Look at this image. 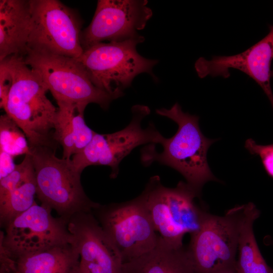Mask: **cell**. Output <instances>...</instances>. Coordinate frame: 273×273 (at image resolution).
Segmentation results:
<instances>
[{"label":"cell","mask_w":273,"mask_h":273,"mask_svg":"<svg viewBox=\"0 0 273 273\" xmlns=\"http://www.w3.org/2000/svg\"><path fill=\"white\" fill-rule=\"evenodd\" d=\"M144 40L141 35L123 41L99 43L84 51L76 60L96 87L116 99L136 76L145 72L152 74L158 63L137 52L136 46Z\"/></svg>","instance_id":"5b68a950"},{"label":"cell","mask_w":273,"mask_h":273,"mask_svg":"<svg viewBox=\"0 0 273 273\" xmlns=\"http://www.w3.org/2000/svg\"><path fill=\"white\" fill-rule=\"evenodd\" d=\"M36 184L30 155H26L15 170L0 179V222L5 227L35 202Z\"/></svg>","instance_id":"9a60e30c"},{"label":"cell","mask_w":273,"mask_h":273,"mask_svg":"<svg viewBox=\"0 0 273 273\" xmlns=\"http://www.w3.org/2000/svg\"><path fill=\"white\" fill-rule=\"evenodd\" d=\"M260 211L252 202L245 205L244 216L240 233L239 258L237 269L239 273H273L263 256L255 238L253 226Z\"/></svg>","instance_id":"ffe728a7"},{"label":"cell","mask_w":273,"mask_h":273,"mask_svg":"<svg viewBox=\"0 0 273 273\" xmlns=\"http://www.w3.org/2000/svg\"><path fill=\"white\" fill-rule=\"evenodd\" d=\"M122 273L196 272L188 249L174 247L159 236L152 250L123 263Z\"/></svg>","instance_id":"ac0fdd59"},{"label":"cell","mask_w":273,"mask_h":273,"mask_svg":"<svg viewBox=\"0 0 273 273\" xmlns=\"http://www.w3.org/2000/svg\"><path fill=\"white\" fill-rule=\"evenodd\" d=\"M67 224L81 266L90 273H122L121 256L92 211L74 214Z\"/></svg>","instance_id":"4fadbf2b"},{"label":"cell","mask_w":273,"mask_h":273,"mask_svg":"<svg viewBox=\"0 0 273 273\" xmlns=\"http://www.w3.org/2000/svg\"><path fill=\"white\" fill-rule=\"evenodd\" d=\"M31 151L36 195L41 204L55 210L67 221L74 214L92 212L99 205L85 194L81 173L71 160L57 157L53 149L48 147L31 148Z\"/></svg>","instance_id":"277c9868"},{"label":"cell","mask_w":273,"mask_h":273,"mask_svg":"<svg viewBox=\"0 0 273 273\" xmlns=\"http://www.w3.org/2000/svg\"><path fill=\"white\" fill-rule=\"evenodd\" d=\"M156 112L174 121L178 129L172 137L164 139L160 144L163 147L160 153L152 147L144 149L142 154L144 164L156 161L173 168L201 195L207 182L219 181L211 171L207 158L208 150L216 140L205 136L199 125V117L184 112L178 103L168 109H157Z\"/></svg>","instance_id":"6da1fadb"},{"label":"cell","mask_w":273,"mask_h":273,"mask_svg":"<svg viewBox=\"0 0 273 273\" xmlns=\"http://www.w3.org/2000/svg\"><path fill=\"white\" fill-rule=\"evenodd\" d=\"M14 81V70L8 57L0 61V107L6 100Z\"/></svg>","instance_id":"603a6c76"},{"label":"cell","mask_w":273,"mask_h":273,"mask_svg":"<svg viewBox=\"0 0 273 273\" xmlns=\"http://www.w3.org/2000/svg\"><path fill=\"white\" fill-rule=\"evenodd\" d=\"M76 273H90L87 269L81 266L79 264V267Z\"/></svg>","instance_id":"d4e9b609"},{"label":"cell","mask_w":273,"mask_h":273,"mask_svg":"<svg viewBox=\"0 0 273 273\" xmlns=\"http://www.w3.org/2000/svg\"><path fill=\"white\" fill-rule=\"evenodd\" d=\"M146 0H100L89 25L81 31L83 51L105 41L137 38L153 15Z\"/></svg>","instance_id":"7c38bea8"},{"label":"cell","mask_w":273,"mask_h":273,"mask_svg":"<svg viewBox=\"0 0 273 273\" xmlns=\"http://www.w3.org/2000/svg\"><path fill=\"white\" fill-rule=\"evenodd\" d=\"M245 205L236 206L222 216L205 213L199 230L191 235L187 248L196 273H218L237 268Z\"/></svg>","instance_id":"8992f818"},{"label":"cell","mask_w":273,"mask_h":273,"mask_svg":"<svg viewBox=\"0 0 273 273\" xmlns=\"http://www.w3.org/2000/svg\"><path fill=\"white\" fill-rule=\"evenodd\" d=\"M13 156L3 151H0V179L10 174L15 169Z\"/></svg>","instance_id":"cb8c5ba5"},{"label":"cell","mask_w":273,"mask_h":273,"mask_svg":"<svg viewBox=\"0 0 273 273\" xmlns=\"http://www.w3.org/2000/svg\"><path fill=\"white\" fill-rule=\"evenodd\" d=\"M29 2L27 51L79 57L83 50L80 43L82 21L78 13L58 0Z\"/></svg>","instance_id":"ba28073f"},{"label":"cell","mask_w":273,"mask_h":273,"mask_svg":"<svg viewBox=\"0 0 273 273\" xmlns=\"http://www.w3.org/2000/svg\"><path fill=\"white\" fill-rule=\"evenodd\" d=\"M16 273H76L80 256L72 244L14 259Z\"/></svg>","instance_id":"d6986e66"},{"label":"cell","mask_w":273,"mask_h":273,"mask_svg":"<svg viewBox=\"0 0 273 273\" xmlns=\"http://www.w3.org/2000/svg\"><path fill=\"white\" fill-rule=\"evenodd\" d=\"M218 273H239V271L237 270V268L234 269H228L222 271H221Z\"/></svg>","instance_id":"484cf974"},{"label":"cell","mask_w":273,"mask_h":273,"mask_svg":"<svg viewBox=\"0 0 273 273\" xmlns=\"http://www.w3.org/2000/svg\"><path fill=\"white\" fill-rule=\"evenodd\" d=\"M159 236L175 247L183 246L186 233L200 229L206 211L195 202L200 196L186 182L173 188L164 186L158 176L152 177L140 195Z\"/></svg>","instance_id":"3957f363"},{"label":"cell","mask_w":273,"mask_h":273,"mask_svg":"<svg viewBox=\"0 0 273 273\" xmlns=\"http://www.w3.org/2000/svg\"><path fill=\"white\" fill-rule=\"evenodd\" d=\"M14 273H16V272H14Z\"/></svg>","instance_id":"83f0119b"},{"label":"cell","mask_w":273,"mask_h":273,"mask_svg":"<svg viewBox=\"0 0 273 273\" xmlns=\"http://www.w3.org/2000/svg\"><path fill=\"white\" fill-rule=\"evenodd\" d=\"M57 104L53 139L63 148L62 158L70 160L88 144L96 132L85 123L86 106L62 101H57Z\"/></svg>","instance_id":"e0dca14e"},{"label":"cell","mask_w":273,"mask_h":273,"mask_svg":"<svg viewBox=\"0 0 273 273\" xmlns=\"http://www.w3.org/2000/svg\"><path fill=\"white\" fill-rule=\"evenodd\" d=\"M14 81L1 107L25 133L30 147L53 148L58 108L47 98L49 90L39 74L28 66L23 57H9Z\"/></svg>","instance_id":"7a4b0ae2"},{"label":"cell","mask_w":273,"mask_h":273,"mask_svg":"<svg viewBox=\"0 0 273 273\" xmlns=\"http://www.w3.org/2000/svg\"><path fill=\"white\" fill-rule=\"evenodd\" d=\"M23 58L39 74L56 102L86 107L95 103L105 109L116 99L93 84L76 59L30 50Z\"/></svg>","instance_id":"52a82bcc"},{"label":"cell","mask_w":273,"mask_h":273,"mask_svg":"<svg viewBox=\"0 0 273 273\" xmlns=\"http://www.w3.org/2000/svg\"><path fill=\"white\" fill-rule=\"evenodd\" d=\"M52 209L35 202L12 219L1 232L0 248L13 259L72 244L68 221L54 217Z\"/></svg>","instance_id":"30bf717a"},{"label":"cell","mask_w":273,"mask_h":273,"mask_svg":"<svg viewBox=\"0 0 273 273\" xmlns=\"http://www.w3.org/2000/svg\"><path fill=\"white\" fill-rule=\"evenodd\" d=\"M30 27L29 1H0V61L26 55Z\"/></svg>","instance_id":"2e32d148"},{"label":"cell","mask_w":273,"mask_h":273,"mask_svg":"<svg viewBox=\"0 0 273 273\" xmlns=\"http://www.w3.org/2000/svg\"><path fill=\"white\" fill-rule=\"evenodd\" d=\"M0 151L13 157L31 155L27 139L16 123L7 114L0 117Z\"/></svg>","instance_id":"44dd1931"},{"label":"cell","mask_w":273,"mask_h":273,"mask_svg":"<svg viewBox=\"0 0 273 273\" xmlns=\"http://www.w3.org/2000/svg\"><path fill=\"white\" fill-rule=\"evenodd\" d=\"M270 76L271 77H273V69L270 72Z\"/></svg>","instance_id":"4316f807"},{"label":"cell","mask_w":273,"mask_h":273,"mask_svg":"<svg viewBox=\"0 0 273 273\" xmlns=\"http://www.w3.org/2000/svg\"><path fill=\"white\" fill-rule=\"evenodd\" d=\"M132 119L129 124L118 131L109 134L97 132L88 144L71 159L75 169L81 173L90 165H104L111 167V178L119 172V165L122 159L139 146L161 144L164 137L151 123L146 129L142 127V120L150 113L149 108L135 105L131 108Z\"/></svg>","instance_id":"8fae6325"},{"label":"cell","mask_w":273,"mask_h":273,"mask_svg":"<svg viewBox=\"0 0 273 273\" xmlns=\"http://www.w3.org/2000/svg\"><path fill=\"white\" fill-rule=\"evenodd\" d=\"M273 59V26L261 40L245 51L229 56H214L208 60L200 58L195 63L198 76L228 78L230 69H238L252 78L261 87L273 108L270 85V65Z\"/></svg>","instance_id":"5bb4252c"},{"label":"cell","mask_w":273,"mask_h":273,"mask_svg":"<svg viewBox=\"0 0 273 273\" xmlns=\"http://www.w3.org/2000/svg\"><path fill=\"white\" fill-rule=\"evenodd\" d=\"M245 147L251 154L260 158L266 173L273 178V144L258 145L253 139H248L245 142Z\"/></svg>","instance_id":"7402d4cb"},{"label":"cell","mask_w":273,"mask_h":273,"mask_svg":"<svg viewBox=\"0 0 273 273\" xmlns=\"http://www.w3.org/2000/svg\"><path fill=\"white\" fill-rule=\"evenodd\" d=\"M118 249L123 263L136 258L156 246L157 234L141 197L99 205L92 211Z\"/></svg>","instance_id":"9c48e42d"}]
</instances>
